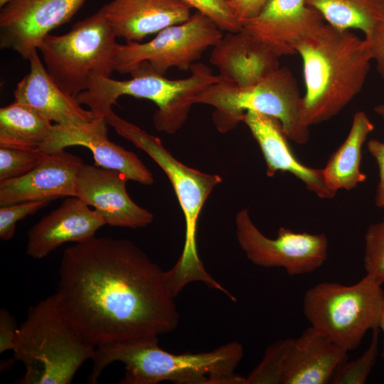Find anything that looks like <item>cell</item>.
Wrapping results in <instances>:
<instances>
[{"label":"cell","instance_id":"obj_1","mask_svg":"<svg viewBox=\"0 0 384 384\" xmlns=\"http://www.w3.org/2000/svg\"><path fill=\"white\" fill-rule=\"evenodd\" d=\"M55 294L71 326L95 347L159 337L179 323L165 271L127 239L95 236L66 248Z\"/></svg>","mask_w":384,"mask_h":384},{"label":"cell","instance_id":"obj_2","mask_svg":"<svg viewBox=\"0 0 384 384\" xmlns=\"http://www.w3.org/2000/svg\"><path fill=\"white\" fill-rule=\"evenodd\" d=\"M292 48L303 63L306 126L336 116L361 91L373 60L365 39L324 23Z\"/></svg>","mask_w":384,"mask_h":384},{"label":"cell","instance_id":"obj_3","mask_svg":"<svg viewBox=\"0 0 384 384\" xmlns=\"http://www.w3.org/2000/svg\"><path fill=\"white\" fill-rule=\"evenodd\" d=\"M243 355L238 341L180 354L161 348L158 337L105 343L95 347L87 383H97L104 369L118 361L125 367L121 384H247L246 377L235 372Z\"/></svg>","mask_w":384,"mask_h":384},{"label":"cell","instance_id":"obj_4","mask_svg":"<svg viewBox=\"0 0 384 384\" xmlns=\"http://www.w3.org/2000/svg\"><path fill=\"white\" fill-rule=\"evenodd\" d=\"M105 119L118 134L145 151L164 171L174 189L185 218V242L182 252L165 277L170 292L176 297L191 282H203L210 289L226 293L227 289L206 270L197 248L196 233L201 210L214 188L222 181L220 176L191 168L163 146L159 138L117 115L112 110Z\"/></svg>","mask_w":384,"mask_h":384},{"label":"cell","instance_id":"obj_5","mask_svg":"<svg viewBox=\"0 0 384 384\" xmlns=\"http://www.w3.org/2000/svg\"><path fill=\"white\" fill-rule=\"evenodd\" d=\"M12 351L26 368L19 383L69 384L95 346L71 326L53 294L29 307Z\"/></svg>","mask_w":384,"mask_h":384},{"label":"cell","instance_id":"obj_6","mask_svg":"<svg viewBox=\"0 0 384 384\" xmlns=\"http://www.w3.org/2000/svg\"><path fill=\"white\" fill-rule=\"evenodd\" d=\"M188 78L169 80L153 72L141 63L130 74L132 78L118 80L92 76L87 89L76 99L87 105L96 117H105L117 99L124 95L154 102L158 107L153 115L156 129L168 134L176 133L185 123L193 97L208 86L221 81L220 75L203 63H195Z\"/></svg>","mask_w":384,"mask_h":384},{"label":"cell","instance_id":"obj_7","mask_svg":"<svg viewBox=\"0 0 384 384\" xmlns=\"http://www.w3.org/2000/svg\"><path fill=\"white\" fill-rule=\"evenodd\" d=\"M302 98L291 70L280 67L247 87L214 83L196 95L193 103L214 107L213 122L222 133L235 129L247 111H255L277 119L288 139L303 144L309 140V130L302 118Z\"/></svg>","mask_w":384,"mask_h":384},{"label":"cell","instance_id":"obj_8","mask_svg":"<svg viewBox=\"0 0 384 384\" xmlns=\"http://www.w3.org/2000/svg\"><path fill=\"white\" fill-rule=\"evenodd\" d=\"M117 38L101 7L66 33L47 35L38 50L54 81L76 97L87 89L92 76L110 78L115 71Z\"/></svg>","mask_w":384,"mask_h":384},{"label":"cell","instance_id":"obj_9","mask_svg":"<svg viewBox=\"0 0 384 384\" xmlns=\"http://www.w3.org/2000/svg\"><path fill=\"white\" fill-rule=\"evenodd\" d=\"M383 304L382 285L365 275L351 285L329 282L314 285L305 292L303 311L312 327L349 351L369 330L379 328Z\"/></svg>","mask_w":384,"mask_h":384},{"label":"cell","instance_id":"obj_10","mask_svg":"<svg viewBox=\"0 0 384 384\" xmlns=\"http://www.w3.org/2000/svg\"><path fill=\"white\" fill-rule=\"evenodd\" d=\"M222 31L208 17L196 11L187 21L162 29L148 42L119 44L115 71L130 74L142 62L161 75L174 67L188 70L220 40Z\"/></svg>","mask_w":384,"mask_h":384},{"label":"cell","instance_id":"obj_11","mask_svg":"<svg viewBox=\"0 0 384 384\" xmlns=\"http://www.w3.org/2000/svg\"><path fill=\"white\" fill-rule=\"evenodd\" d=\"M237 241L254 265L279 267L290 276L311 273L320 268L328 255V238L324 233L294 232L279 228L275 238L265 236L255 225L248 209L239 210L235 218Z\"/></svg>","mask_w":384,"mask_h":384},{"label":"cell","instance_id":"obj_12","mask_svg":"<svg viewBox=\"0 0 384 384\" xmlns=\"http://www.w3.org/2000/svg\"><path fill=\"white\" fill-rule=\"evenodd\" d=\"M86 0H10L1 7L0 48L28 60L42 40L69 22Z\"/></svg>","mask_w":384,"mask_h":384},{"label":"cell","instance_id":"obj_13","mask_svg":"<svg viewBox=\"0 0 384 384\" xmlns=\"http://www.w3.org/2000/svg\"><path fill=\"white\" fill-rule=\"evenodd\" d=\"M107 125L105 117H96L92 122L80 125L54 124L38 149L51 154L68 146H85L92 152L95 165L118 171L129 180L143 185L152 184L153 174L142 160L134 152L109 140Z\"/></svg>","mask_w":384,"mask_h":384},{"label":"cell","instance_id":"obj_14","mask_svg":"<svg viewBox=\"0 0 384 384\" xmlns=\"http://www.w3.org/2000/svg\"><path fill=\"white\" fill-rule=\"evenodd\" d=\"M128 180L118 171L84 164L77 175L76 196L93 207L110 226L146 227L154 215L132 200L126 189Z\"/></svg>","mask_w":384,"mask_h":384},{"label":"cell","instance_id":"obj_15","mask_svg":"<svg viewBox=\"0 0 384 384\" xmlns=\"http://www.w3.org/2000/svg\"><path fill=\"white\" fill-rule=\"evenodd\" d=\"M282 56L274 47L242 28L223 36L213 47L210 63L218 69L221 81L247 87L279 69Z\"/></svg>","mask_w":384,"mask_h":384},{"label":"cell","instance_id":"obj_16","mask_svg":"<svg viewBox=\"0 0 384 384\" xmlns=\"http://www.w3.org/2000/svg\"><path fill=\"white\" fill-rule=\"evenodd\" d=\"M65 150L47 154L23 176L0 181V207L18 203L76 196V178L84 164Z\"/></svg>","mask_w":384,"mask_h":384},{"label":"cell","instance_id":"obj_17","mask_svg":"<svg viewBox=\"0 0 384 384\" xmlns=\"http://www.w3.org/2000/svg\"><path fill=\"white\" fill-rule=\"evenodd\" d=\"M106 225L95 209L77 196H69L55 210L43 216L28 230L26 253L42 259L63 244L85 242Z\"/></svg>","mask_w":384,"mask_h":384},{"label":"cell","instance_id":"obj_18","mask_svg":"<svg viewBox=\"0 0 384 384\" xmlns=\"http://www.w3.org/2000/svg\"><path fill=\"white\" fill-rule=\"evenodd\" d=\"M324 23L323 17L306 0H269L257 16L242 26L283 56L296 54L293 45Z\"/></svg>","mask_w":384,"mask_h":384},{"label":"cell","instance_id":"obj_19","mask_svg":"<svg viewBox=\"0 0 384 384\" xmlns=\"http://www.w3.org/2000/svg\"><path fill=\"white\" fill-rule=\"evenodd\" d=\"M242 122L249 128L260 146L268 176H274L277 171L289 172L319 198L335 197L336 193L327 186L323 169L309 167L294 155L277 119L257 112L247 111Z\"/></svg>","mask_w":384,"mask_h":384},{"label":"cell","instance_id":"obj_20","mask_svg":"<svg viewBox=\"0 0 384 384\" xmlns=\"http://www.w3.org/2000/svg\"><path fill=\"white\" fill-rule=\"evenodd\" d=\"M29 72L14 91V102L26 105L60 125H80L92 122L95 114L86 110L76 97L65 93L48 73L34 51L28 59Z\"/></svg>","mask_w":384,"mask_h":384},{"label":"cell","instance_id":"obj_21","mask_svg":"<svg viewBox=\"0 0 384 384\" xmlns=\"http://www.w3.org/2000/svg\"><path fill=\"white\" fill-rule=\"evenodd\" d=\"M102 9L117 37L127 42H139L191 16L178 0H112Z\"/></svg>","mask_w":384,"mask_h":384},{"label":"cell","instance_id":"obj_22","mask_svg":"<svg viewBox=\"0 0 384 384\" xmlns=\"http://www.w3.org/2000/svg\"><path fill=\"white\" fill-rule=\"evenodd\" d=\"M348 352L310 326L290 339L282 384L330 383Z\"/></svg>","mask_w":384,"mask_h":384},{"label":"cell","instance_id":"obj_23","mask_svg":"<svg viewBox=\"0 0 384 384\" xmlns=\"http://www.w3.org/2000/svg\"><path fill=\"white\" fill-rule=\"evenodd\" d=\"M373 129L364 112L355 113L347 137L322 169L330 189L336 193L340 189L351 190L366 180V175L361 171V148Z\"/></svg>","mask_w":384,"mask_h":384},{"label":"cell","instance_id":"obj_24","mask_svg":"<svg viewBox=\"0 0 384 384\" xmlns=\"http://www.w3.org/2000/svg\"><path fill=\"white\" fill-rule=\"evenodd\" d=\"M53 126L33 108L14 101L0 109V147L39 148Z\"/></svg>","mask_w":384,"mask_h":384},{"label":"cell","instance_id":"obj_25","mask_svg":"<svg viewBox=\"0 0 384 384\" xmlns=\"http://www.w3.org/2000/svg\"><path fill=\"white\" fill-rule=\"evenodd\" d=\"M328 24L358 29L365 36L384 19V0H306Z\"/></svg>","mask_w":384,"mask_h":384},{"label":"cell","instance_id":"obj_26","mask_svg":"<svg viewBox=\"0 0 384 384\" xmlns=\"http://www.w3.org/2000/svg\"><path fill=\"white\" fill-rule=\"evenodd\" d=\"M291 338L271 343L260 363L246 376L247 384H282Z\"/></svg>","mask_w":384,"mask_h":384},{"label":"cell","instance_id":"obj_27","mask_svg":"<svg viewBox=\"0 0 384 384\" xmlns=\"http://www.w3.org/2000/svg\"><path fill=\"white\" fill-rule=\"evenodd\" d=\"M372 338L368 348L358 358L343 363L336 370L330 383L364 384L366 383L378 356L380 329L372 330Z\"/></svg>","mask_w":384,"mask_h":384},{"label":"cell","instance_id":"obj_28","mask_svg":"<svg viewBox=\"0 0 384 384\" xmlns=\"http://www.w3.org/2000/svg\"><path fill=\"white\" fill-rule=\"evenodd\" d=\"M46 155L38 148L0 147V181L24 176L36 167Z\"/></svg>","mask_w":384,"mask_h":384},{"label":"cell","instance_id":"obj_29","mask_svg":"<svg viewBox=\"0 0 384 384\" xmlns=\"http://www.w3.org/2000/svg\"><path fill=\"white\" fill-rule=\"evenodd\" d=\"M363 267L366 275L384 284V218L368 225L365 234Z\"/></svg>","mask_w":384,"mask_h":384},{"label":"cell","instance_id":"obj_30","mask_svg":"<svg viewBox=\"0 0 384 384\" xmlns=\"http://www.w3.org/2000/svg\"><path fill=\"white\" fill-rule=\"evenodd\" d=\"M178 1L208 17L223 31L235 33L242 29V24L235 18L225 0Z\"/></svg>","mask_w":384,"mask_h":384},{"label":"cell","instance_id":"obj_31","mask_svg":"<svg viewBox=\"0 0 384 384\" xmlns=\"http://www.w3.org/2000/svg\"><path fill=\"white\" fill-rule=\"evenodd\" d=\"M51 200L32 201L0 207V238L11 240L15 233L18 221L32 215L45 207Z\"/></svg>","mask_w":384,"mask_h":384},{"label":"cell","instance_id":"obj_32","mask_svg":"<svg viewBox=\"0 0 384 384\" xmlns=\"http://www.w3.org/2000/svg\"><path fill=\"white\" fill-rule=\"evenodd\" d=\"M372 60L376 62L378 73L384 78V19L366 36Z\"/></svg>","mask_w":384,"mask_h":384},{"label":"cell","instance_id":"obj_33","mask_svg":"<svg viewBox=\"0 0 384 384\" xmlns=\"http://www.w3.org/2000/svg\"><path fill=\"white\" fill-rule=\"evenodd\" d=\"M367 148L375 159L379 171V182L375 196V204L378 208L384 209V142L370 139Z\"/></svg>","mask_w":384,"mask_h":384},{"label":"cell","instance_id":"obj_34","mask_svg":"<svg viewBox=\"0 0 384 384\" xmlns=\"http://www.w3.org/2000/svg\"><path fill=\"white\" fill-rule=\"evenodd\" d=\"M15 319L5 309L0 311V353L13 350L17 331Z\"/></svg>","mask_w":384,"mask_h":384},{"label":"cell","instance_id":"obj_35","mask_svg":"<svg viewBox=\"0 0 384 384\" xmlns=\"http://www.w3.org/2000/svg\"><path fill=\"white\" fill-rule=\"evenodd\" d=\"M269 0H230L228 4L235 18L242 24L257 16Z\"/></svg>","mask_w":384,"mask_h":384},{"label":"cell","instance_id":"obj_36","mask_svg":"<svg viewBox=\"0 0 384 384\" xmlns=\"http://www.w3.org/2000/svg\"><path fill=\"white\" fill-rule=\"evenodd\" d=\"M379 329L382 331L383 334V350L381 353V357L384 363V304L382 308L380 319H379Z\"/></svg>","mask_w":384,"mask_h":384},{"label":"cell","instance_id":"obj_37","mask_svg":"<svg viewBox=\"0 0 384 384\" xmlns=\"http://www.w3.org/2000/svg\"><path fill=\"white\" fill-rule=\"evenodd\" d=\"M373 110L374 112L379 115L384 121V103L376 105Z\"/></svg>","mask_w":384,"mask_h":384},{"label":"cell","instance_id":"obj_38","mask_svg":"<svg viewBox=\"0 0 384 384\" xmlns=\"http://www.w3.org/2000/svg\"><path fill=\"white\" fill-rule=\"evenodd\" d=\"M10 0H0V7L4 6Z\"/></svg>","mask_w":384,"mask_h":384},{"label":"cell","instance_id":"obj_39","mask_svg":"<svg viewBox=\"0 0 384 384\" xmlns=\"http://www.w3.org/2000/svg\"><path fill=\"white\" fill-rule=\"evenodd\" d=\"M226 1L229 2L230 0H225Z\"/></svg>","mask_w":384,"mask_h":384}]
</instances>
